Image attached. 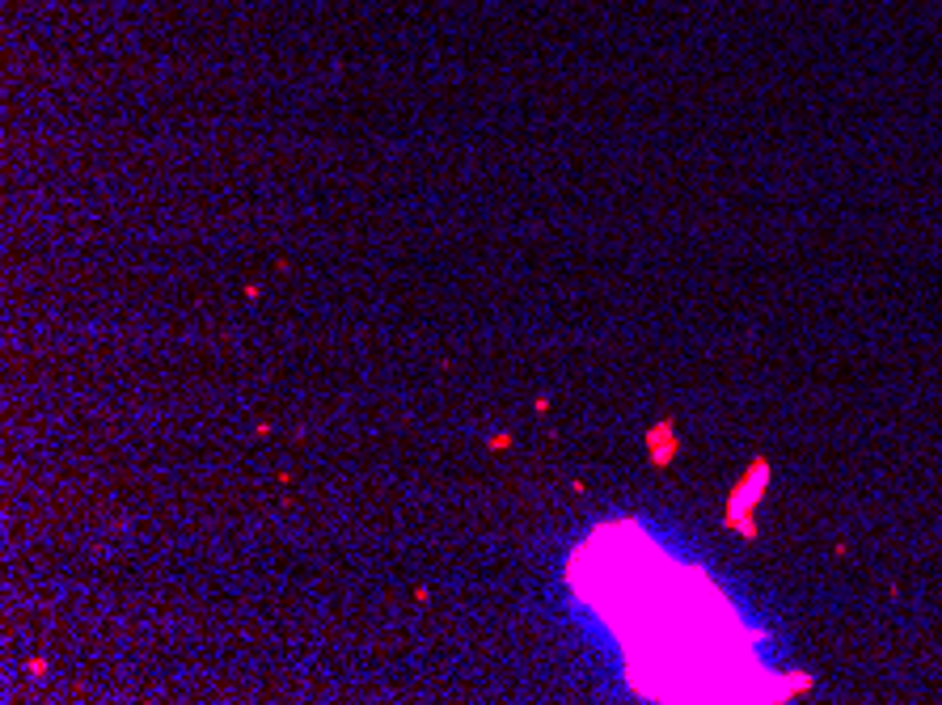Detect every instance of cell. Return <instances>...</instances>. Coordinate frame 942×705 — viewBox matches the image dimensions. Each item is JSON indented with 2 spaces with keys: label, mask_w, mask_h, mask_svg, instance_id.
I'll return each instance as SVG.
<instances>
[{
  "label": "cell",
  "mask_w": 942,
  "mask_h": 705,
  "mask_svg": "<svg viewBox=\"0 0 942 705\" xmlns=\"http://www.w3.org/2000/svg\"><path fill=\"white\" fill-rule=\"evenodd\" d=\"M651 448H655V465H668V461H672L676 440H672V426H668V422H659V426L651 431Z\"/></svg>",
  "instance_id": "6da1fadb"
}]
</instances>
